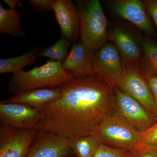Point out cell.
I'll list each match as a JSON object with an SVG mask.
<instances>
[{
    "instance_id": "9",
    "label": "cell",
    "mask_w": 157,
    "mask_h": 157,
    "mask_svg": "<svg viewBox=\"0 0 157 157\" xmlns=\"http://www.w3.org/2000/svg\"><path fill=\"white\" fill-rule=\"evenodd\" d=\"M42 116L39 110L16 103L0 102L1 124L21 128L39 130Z\"/></svg>"
},
{
    "instance_id": "10",
    "label": "cell",
    "mask_w": 157,
    "mask_h": 157,
    "mask_svg": "<svg viewBox=\"0 0 157 157\" xmlns=\"http://www.w3.org/2000/svg\"><path fill=\"white\" fill-rule=\"evenodd\" d=\"M156 117L152 93L148 82L137 67L126 68L118 86Z\"/></svg>"
},
{
    "instance_id": "5",
    "label": "cell",
    "mask_w": 157,
    "mask_h": 157,
    "mask_svg": "<svg viewBox=\"0 0 157 157\" xmlns=\"http://www.w3.org/2000/svg\"><path fill=\"white\" fill-rule=\"evenodd\" d=\"M143 39V37L120 24H113L108 30V40L117 48L124 67H137L142 56Z\"/></svg>"
},
{
    "instance_id": "1",
    "label": "cell",
    "mask_w": 157,
    "mask_h": 157,
    "mask_svg": "<svg viewBox=\"0 0 157 157\" xmlns=\"http://www.w3.org/2000/svg\"><path fill=\"white\" fill-rule=\"evenodd\" d=\"M115 86L95 74L61 85L60 98L37 109L42 116L39 130L67 139L96 135L104 119L115 112Z\"/></svg>"
},
{
    "instance_id": "13",
    "label": "cell",
    "mask_w": 157,
    "mask_h": 157,
    "mask_svg": "<svg viewBox=\"0 0 157 157\" xmlns=\"http://www.w3.org/2000/svg\"><path fill=\"white\" fill-rule=\"evenodd\" d=\"M55 18L61 36L71 43H76L80 36L78 7L71 0H55L53 6Z\"/></svg>"
},
{
    "instance_id": "15",
    "label": "cell",
    "mask_w": 157,
    "mask_h": 157,
    "mask_svg": "<svg viewBox=\"0 0 157 157\" xmlns=\"http://www.w3.org/2000/svg\"><path fill=\"white\" fill-rule=\"evenodd\" d=\"M60 96V92L57 88H44L14 94L8 100L3 101L25 104L39 109L55 102Z\"/></svg>"
},
{
    "instance_id": "28",
    "label": "cell",
    "mask_w": 157,
    "mask_h": 157,
    "mask_svg": "<svg viewBox=\"0 0 157 157\" xmlns=\"http://www.w3.org/2000/svg\"><path fill=\"white\" fill-rule=\"evenodd\" d=\"M68 157H77L75 155H72L70 156H69Z\"/></svg>"
},
{
    "instance_id": "14",
    "label": "cell",
    "mask_w": 157,
    "mask_h": 157,
    "mask_svg": "<svg viewBox=\"0 0 157 157\" xmlns=\"http://www.w3.org/2000/svg\"><path fill=\"white\" fill-rule=\"evenodd\" d=\"M95 51L81 42L73 43L70 53L62 63L63 68L75 78H84L95 75L94 59Z\"/></svg>"
},
{
    "instance_id": "27",
    "label": "cell",
    "mask_w": 157,
    "mask_h": 157,
    "mask_svg": "<svg viewBox=\"0 0 157 157\" xmlns=\"http://www.w3.org/2000/svg\"><path fill=\"white\" fill-rule=\"evenodd\" d=\"M4 2L9 6V9L16 10V7L20 1L18 0H4Z\"/></svg>"
},
{
    "instance_id": "19",
    "label": "cell",
    "mask_w": 157,
    "mask_h": 157,
    "mask_svg": "<svg viewBox=\"0 0 157 157\" xmlns=\"http://www.w3.org/2000/svg\"><path fill=\"white\" fill-rule=\"evenodd\" d=\"M69 146L77 157H92L101 143L95 135L67 139Z\"/></svg>"
},
{
    "instance_id": "8",
    "label": "cell",
    "mask_w": 157,
    "mask_h": 157,
    "mask_svg": "<svg viewBox=\"0 0 157 157\" xmlns=\"http://www.w3.org/2000/svg\"><path fill=\"white\" fill-rule=\"evenodd\" d=\"M94 74L118 86L124 70L122 59L113 42H107L96 50L94 59Z\"/></svg>"
},
{
    "instance_id": "16",
    "label": "cell",
    "mask_w": 157,
    "mask_h": 157,
    "mask_svg": "<svg viewBox=\"0 0 157 157\" xmlns=\"http://www.w3.org/2000/svg\"><path fill=\"white\" fill-rule=\"evenodd\" d=\"M0 33L23 38L26 33L21 25V14L16 10L6 9L0 3Z\"/></svg>"
},
{
    "instance_id": "7",
    "label": "cell",
    "mask_w": 157,
    "mask_h": 157,
    "mask_svg": "<svg viewBox=\"0 0 157 157\" xmlns=\"http://www.w3.org/2000/svg\"><path fill=\"white\" fill-rule=\"evenodd\" d=\"M39 131L1 124L0 157H26Z\"/></svg>"
},
{
    "instance_id": "26",
    "label": "cell",
    "mask_w": 157,
    "mask_h": 157,
    "mask_svg": "<svg viewBox=\"0 0 157 157\" xmlns=\"http://www.w3.org/2000/svg\"><path fill=\"white\" fill-rule=\"evenodd\" d=\"M148 82L154 99L155 106L157 117V75H150L145 77Z\"/></svg>"
},
{
    "instance_id": "21",
    "label": "cell",
    "mask_w": 157,
    "mask_h": 157,
    "mask_svg": "<svg viewBox=\"0 0 157 157\" xmlns=\"http://www.w3.org/2000/svg\"><path fill=\"white\" fill-rule=\"evenodd\" d=\"M134 152L111 147L101 143L98 151L92 157H134Z\"/></svg>"
},
{
    "instance_id": "3",
    "label": "cell",
    "mask_w": 157,
    "mask_h": 157,
    "mask_svg": "<svg viewBox=\"0 0 157 157\" xmlns=\"http://www.w3.org/2000/svg\"><path fill=\"white\" fill-rule=\"evenodd\" d=\"M79 18L80 42L98 50L108 40L107 21L99 0L75 1Z\"/></svg>"
},
{
    "instance_id": "25",
    "label": "cell",
    "mask_w": 157,
    "mask_h": 157,
    "mask_svg": "<svg viewBox=\"0 0 157 157\" xmlns=\"http://www.w3.org/2000/svg\"><path fill=\"white\" fill-rule=\"evenodd\" d=\"M142 2L157 28V0H144Z\"/></svg>"
},
{
    "instance_id": "23",
    "label": "cell",
    "mask_w": 157,
    "mask_h": 157,
    "mask_svg": "<svg viewBox=\"0 0 157 157\" xmlns=\"http://www.w3.org/2000/svg\"><path fill=\"white\" fill-rule=\"evenodd\" d=\"M134 157H157V145L143 144L134 152Z\"/></svg>"
},
{
    "instance_id": "2",
    "label": "cell",
    "mask_w": 157,
    "mask_h": 157,
    "mask_svg": "<svg viewBox=\"0 0 157 157\" xmlns=\"http://www.w3.org/2000/svg\"><path fill=\"white\" fill-rule=\"evenodd\" d=\"M74 78L63 68L62 63L49 60L40 67L13 74L8 83L9 90L14 94L44 88L58 87Z\"/></svg>"
},
{
    "instance_id": "22",
    "label": "cell",
    "mask_w": 157,
    "mask_h": 157,
    "mask_svg": "<svg viewBox=\"0 0 157 157\" xmlns=\"http://www.w3.org/2000/svg\"><path fill=\"white\" fill-rule=\"evenodd\" d=\"M55 0H30L29 3L38 12L53 11V6Z\"/></svg>"
},
{
    "instance_id": "17",
    "label": "cell",
    "mask_w": 157,
    "mask_h": 157,
    "mask_svg": "<svg viewBox=\"0 0 157 157\" xmlns=\"http://www.w3.org/2000/svg\"><path fill=\"white\" fill-rule=\"evenodd\" d=\"M137 68L145 77L157 75V42L148 37H144L142 56Z\"/></svg>"
},
{
    "instance_id": "12",
    "label": "cell",
    "mask_w": 157,
    "mask_h": 157,
    "mask_svg": "<svg viewBox=\"0 0 157 157\" xmlns=\"http://www.w3.org/2000/svg\"><path fill=\"white\" fill-rule=\"evenodd\" d=\"M73 155L67 139L39 130L26 157H68Z\"/></svg>"
},
{
    "instance_id": "6",
    "label": "cell",
    "mask_w": 157,
    "mask_h": 157,
    "mask_svg": "<svg viewBox=\"0 0 157 157\" xmlns=\"http://www.w3.org/2000/svg\"><path fill=\"white\" fill-rule=\"evenodd\" d=\"M114 91L115 114L141 132L146 131L155 123L156 117L139 102L117 86H115Z\"/></svg>"
},
{
    "instance_id": "20",
    "label": "cell",
    "mask_w": 157,
    "mask_h": 157,
    "mask_svg": "<svg viewBox=\"0 0 157 157\" xmlns=\"http://www.w3.org/2000/svg\"><path fill=\"white\" fill-rule=\"evenodd\" d=\"M72 43L61 36L57 42L48 47L40 49L37 56H45L51 60L63 63L67 57L68 49Z\"/></svg>"
},
{
    "instance_id": "11",
    "label": "cell",
    "mask_w": 157,
    "mask_h": 157,
    "mask_svg": "<svg viewBox=\"0 0 157 157\" xmlns=\"http://www.w3.org/2000/svg\"><path fill=\"white\" fill-rule=\"evenodd\" d=\"M114 14L128 21L147 35L155 33V30L146 7L139 0H113L109 2Z\"/></svg>"
},
{
    "instance_id": "24",
    "label": "cell",
    "mask_w": 157,
    "mask_h": 157,
    "mask_svg": "<svg viewBox=\"0 0 157 157\" xmlns=\"http://www.w3.org/2000/svg\"><path fill=\"white\" fill-rule=\"evenodd\" d=\"M142 133L143 143L157 145V117L155 123Z\"/></svg>"
},
{
    "instance_id": "18",
    "label": "cell",
    "mask_w": 157,
    "mask_h": 157,
    "mask_svg": "<svg viewBox=\"0 0 157 157\" xmlns=\"http://www.w3.org/2000/svg\"><path fill=\"white\" fill-rule=\"evenodd\" d=\"M40 49L36 46L20 56L0 59V73L14 74L36 63L37 54Z\"/></svg>"
},
{
    "instance_id": "4",
    "label": "cell",
    "mask_w": 157,
    "mask_h": 157,
    "mask_svg": "<svg viewBox=\"0 0 157 157\" xmlns=\"http://www.w3.org/2000/svg\"><path fill=\"white\" fill-rule=\"evenodd\" d=\"M95 135L102 144L132 152L143 144L141 132L115 113L104 119Z\"/></svg>"
}]
</instances>
